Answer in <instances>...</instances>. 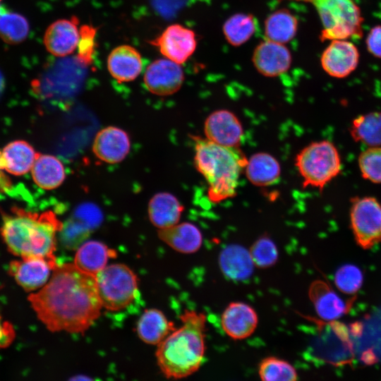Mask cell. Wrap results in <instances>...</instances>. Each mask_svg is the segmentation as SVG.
Segmentation results:
<instances>
[{"instance_id":"cell-1","label":"cell","mask_w":381,"mask_h":381,"mask_svg":"<svg viewBox=\"0 0 381 381\" xmlns=\"http://www.w3.org/2000/svg\"><path fill=\"white\" fill-rule=\"evenodd\" d=\"M28 300L39 320L52 332L83 334L103 308L95 276L74 263L58 264L47 283Z\"/></svg>"},{"instance_id":"cell-2","label":"cell","mask_w":381,"mask_h":381,"mask_svg":"<svg viewBox=\"0 0 381 381\" xmlns=\"http://www.w3.org/2000/svg\"><path fill=\"white\" fill-rule=\"evenodd\" d=\"M62 229L63 224L53 211L38 213L13 207L8 213L3 212L0 232L12 255L56 262V234Z\"/></svg>"},{"instance_id":"cell-3","label":"cell","mask_w":381,"mask_h":381,"mask_svg":"<svg viewBox=\"0 0 381 381\" xmlns=\"http://www.w3.org/2000/svg\"><path fill=\"white\" fill-rule=\"evenodd\" d=\"M180 320L182 325L157 345L155 353L160 370L169 379H182L195 373L205 354V314L186 310Z\"/></svg>"},{"instance_id":"cell-4","label":"cell","mask_w":381,"mask_h":381,"mask_svg":"<svg viewBox=\"0 0 381 381\" xmlns=\"http://www.w3.org/2000/svg\"><path fill=\"white\" fill-rule=\"evenodd\" d=\"M194 140V165L207 184V196L214 203L234 197L238 179L248 159L238 147L217 145L206 138Z\"/></svg>"},{"instance_id":"cell-5","label":"cell","mask_w":381,"mask_h":381,"mask_svg":"<svg viewBox=\"0 0 381 381\" xmlns=\"http://www.w3.org/2000/svg\"><path fill=\"white\" fill-rule=\"evenodd\" d=\"M295 166L303 179V187L322 190L341 171V159L337 147L322 140L304 147L296 156Z\"/></svg>"},{"instance_id":"cell-6","label":"cell","mask_w":381,"mask_h":381,"mask_svg":"<svg viewBox=\"0 0 381 381\" xmlns=\"http://www.w3.org/2000/svg\"><path fill=\"white\" fill-rule=\"evenodd\" d=\"M311 3L317 10L323 29L321 41L361 39L363 37L361 11L353 0H296Z\"/></svg>"},{"instance_id":"cell-7","label":"cell","mask_w":381,"mask_h":381,"mask_svg":"<svg viewBox=\"0 0 381 381\" xmlns=\"http://www.w3.org/2000/svg\"><path fill=\"white\" fill-rule=\"evenodd\" d=\"M95 279L102 306L109 311L129 306L138 291L136 274L124 264L107 265L95 275Z\"/></svg>"},{"instance_id":"cell-8","label":"cell","mask_w":381,"mask_h":381,"mask_svg":"<svg viewBox=\"0 0 381 381\" xmlns=\"http://www.w3.org/2000/svg\"><path fill=\"white\" fill-rule=\"evenodd\" d=\"M350 224L357 244L368 250L381 242V203L372 196L351 200Z\"/></svg>"},{"instance_id":"cell-9","label":"cell","mask_w":381,"mask_h":381,"mask_svg":"<svg viewBox=\"0 0 381 381\" xmlns=\"http://www.w3.org/2000/svg\"><path fill=\"white\" fill-rule=\"evenodd\" d=\"M149 43L157 47L165 58L181 64L195 51L197 37L191 29L180 24H172Z\"/></svg>"},{"instance_id":"cell-10","label":"cell","mask_w":381,"mask_h":381,"mask_svg":"<svg viewBox=\"0 0 381 381\" xmlns=\"http://www.w3.org/2000/svg\"><path fill=\"white\" fill-rule=\"evenodd\" d=\"M57 265L44 258H18L9 263L8 274L24 291L32 293L47 283Z\"/></svg>"},{"instance_id":"cell-11","label":"cell","mask_w":381,"mask_h":381,"mask_svg":"<svg viewBox=\"0 0 381 381\" xmlns=\"http://www.w3.org/2000/svg\"><path fill=\"white\" fill-rule=\"evenodd\" d=\"M144 84L152 94L167 96L176 92L182 86L184 73L179 64L168 59H159L145 69Z\"/></svg>"},{"instance_id":"cell-12","label":"cell","mask_w":381,"mask_h":381,"mask_svg":"<svg viewBox=\"0 0 381 381\" xmlns=\"http://www.w3.org/2000/svg\"><path fill=\"white\" fill-rule=\"evenodd\" d=\"M360 54L356 46L347 40H333L323 51L320 63L330 76L343 78L357 68Z\"/></svg>"},{"instance_id":"cell-13","label":"cell","mask_w":381,"mask_h":381,"mask_svg":"<svg viewBox=\"0 0 381 381\" xmlns=\"http://www.w3.org/2000/svg\"><path fill=\"white\" fill-rule=\"evenodd\" d=\"M205 138L222 146L238 147L243 135V126L231 111L219 109L212 112L204 123Z\"/></svg>"},{"instance_id":"cell-14","label":"cell","mask_w":381,"mask_h":381,"mask_svg":"<svg viewBox=\"0 0 381 381\" xmlns=\"http://www.w3.org/2000/svg\"><path fill=\"white\" fill-rule=\"evenodd\" d=\"M252 61L256 70L262 75L277 77L290 68L292 56L284 44L266 40L256 46Z\"/></svg>"},{"instance_id":"cell-15","label":"cell","mask_w":381,"mask_h":381,"mask_svg":"<svg viewBox=\"0 0 381 381\" xmlns=\"http://www.w3.org/2000/svg\"><path fill=\"white\" fill-rule=\"evenodd\" d=\"M78 25L79 20L76 16L59 19L50 24L44 35L46 49L58 57L72 54L79 40Z\"/></svg>"},{"instance_id":"cell-16","label":"cell","mask_w":381,"mask_h":381,"mask_svg":"<svg viewBox=\"0 0 381 381\" xmlns=\"http://www.w3.org/2000/svg\"><path fill=\"white\" fill-rule=\"evenodd\" d=\"M258 324L256 311L243 302L230 303L221 315V325L224 332L234 340H242L251 336Z\"/></svg>"},{"instance_id":"cell-17","label":"cell","mask_w":381,"mask_h":381,"mask_svg":"<svg viewBox=\"0 0 381 381\" xmlns=\"http://www.w3.org/2000/svg\"><path fill=\"white\" fill-rule=\"evenodd\" d=\"M131 148L128 133L121 128L108 126L100 130L96 135L92 151L100 160L116 164L123 161Z\"/></svg>"},{"instance_id":"cell-18","label":"cell","mask_w":381,"mask_h":381,"mask_svg":"<svg viewBox=\"0 0 381 381\" xmlns=\"http://www.w3.org/2000/svg\"><path fill=\"white\" fill-rule=\"evenodd\" d=\"M308 297L318 317L325 321L337 320L346 314L349 306L325 281L316 279L308 289Z\"/></svg>"},{"instance_id":"cell-19","label":"cell","mask_w":381,"mask_h":381,"mask_svg":"<svg viewBox=\"0 0 381 381\" xmlns=\"http://www.w3.org/2000/svg\"><path fill=\"white\" fill-rule=\"evenodd\" d=\"M107 68L118 82L132 81L143 70L141 55L131 45L118 46L111 50L107 57Z\"/></svg>"},{"instance_id":"cell-20","label":"cell","mask_w":381,"mask_h":381,"mask_svg":"<svg viewBox=\"0 0 381 381\" xmlns=\"http://www.w3.org/2000/svg\"><path fill=\"white\" fill-rule=\"evenodd\" d=\"M218 264L222 274L234 281L248 279L255 267L249 250L237 244L227 246L220 252Z\"/></svg>"},{"instance_id":"cell-21","label":"cell","mask_w":381,"mask_h":381,"mask_svg":"<svg viewBox=\"0 0 381 381\" xmlns=\"http://www.w3.org/2000/svg\"><path fill=\"white\" fill-rule=\"evenodd\" d=\"M159 238L174 250L185 253H194L202 244V234L199 228L190 222L176 224L172 226L159 229Z\"/></svg>"},{"instance_id":"cell-22","label":"cell","mask_w":381,"mask_h":381,"mask_svg":"<svg viewBox=\"0 0 381 381\" xmlns=\"http://www.w3.org/2000/svg\"><path fill=\"white\" fill-rule=\"evenodd\" d=\"M40 154L27 142L16 140L0 152V170L14 175H22L32 167Z\"/></svg>"},{"instance_id":"cell-23","label":"cell","mask_w":381,"mask_h":381,"mask_svg":"<svg viewBox=\"0 0 381 381\" xmlns=\"http://www.w3.org/2000/svg\"><path fill=\"white\" fill-rule=\"evenodd\" d=\"M183 206L174 195L162 192L155 194L148 205V215L151 223L157 228L172 226L180 220Z\"/></svg>"},{"instance_id":"cell-24","label":"cell","mask_w":381,"mask_h":381,"mask_svg":"<svg viewBox=\"0 0 381 381\" xmlns=\"http://www.w3.org/2000/svg\"><path fill=\"white\" fill-rule=\"evenodd\" d=\"M175 329L174 322L156 308L145 310L140 317L136 327L139 338L152 345H158Z\"/></svg>"},{"instance_id":"cell-25","label":"cell","mask_w":381,"mask_h":381,"mask_svg":"<svg viewBox=\"0 0 381 381\" xmlns=\"http://www.w3.org/2000/svg\"><path fill=\"white\" fill-rule=\"evenodd\" d=\"M116 257V250L98 241H88L75 253L74 264L82 271L95 276L103 270L109 259Z\"/></svg>"},{"instance_id":"cell-26","label":"cell","mask_w":381,"mask_h":381,"mask_svg":"<svg viewBox=\"0 0 381 381\" xmlns=\"http://www.w3.org/2000/svg\"><path fill=\"white\" fill-rule=\"evenodd\" d=\"M247 179L257 186H268L279 180L281 167L277 159L267 152L253 155L245 167Z\"/></svg>"},{"instance_id":"cell-27","label":"cell","mask_w":381,"mask_h":381,"mask_svg":"<svg viewBox=\"0 0 381 381\" xmlns=\"http://www.w3.org/2000/svg\"><path fill=\"white\" fill-rule=\"evenodd\" d=\"M35 183L41 188L52 190L58 188L66 178L64 167L54 156L39 155L32 167Z\"/></svg>"},{"instance_id":"cell-28","label":"cell","mask_w":381,"mask_h":381,"mask_svg":"<svg viewBox=\"0 0 381 381\" xmlns=\"http://www.w3.org/2000/svg\"><path fill=\"white\" fill-rule=\"evenodd\" d=\"M298 22L296 17L286 8L270 13L265 21V35L268 40L285 44L294 38Z\"/></svg>"},{"instance_id":"cell-29","label":"cell","mask_w":381,"mask_h":381,"mask_svg":"<svg viewBox=\"0 0 381 381\" xmlns=\"http://www.w3.org/2000/svg\"><path fill=\"white\" fill-rule=\"evenodd\" d=\"M352 139L368 147L381 146V111H372L356 117L350 126Z\"/></svg>"},{"instance_id":"cell-30","label":"cell","mask_w":381,"mask_h":381,"mask_svg":"<svg viewBox=\"0 0 381 381\" xmlns=\"http://www.w3.org/2000/svg\"><path fill=\"white\" fill-rule=\"evenodd\" d=\"M226 41L238 47L246 42L256 30V22L251 14L238 13L230 16L223 25Z\"/></svg>"},{"instance_id":"cell-31","label":"cell","mask_w":381,"mask_h":381,"mask_svg":"<svg viewBox=\"0 0 381 381\" xmlns=\"http://www.w3.org/2000/svg\"><path fill=\"white\" fill-rule=\"evenodd\" d=\"M29 30L28 20L20 14L6 11L0 16V38L6 44L23 42Z\"/></svg>"},{"instance_id":"cell-32","label":"cell","mask_w":381,"mask_h":381,"mask_svg":"<svg viewBox=\"0 0 381 381\" xmlns=\"http://www.w3.org/2000/svg\"><path fill=\"white\" fill-rule=\"evenodd\" d=\"M258 375L263 381H295L296 368L288 361L275 356L264 358L258 364Z\"/></svg>"},{"instance_id":"cell-33","label":"cell","mask_w":381,"mask_h":381,"mask_svg":"<svg viewBox=\"0 0 381 381\" xmlns=\"http://www.w3.org/2000/svg\"><path fill=\"white\" fill-rule=\"evenodd\" d=\"M249 252L255 267L260 269L274 266L279 258L275 243L267 235L258 238L250 246Z\"/></svg>"},{"instance_id":"cell-34","label":"cell","mask_w":381,"mask_h":381,"mask_svg":"<svg viewBox=\"0 0 381 381\" xmlns=\"http://www.w3.org/2000/svg\"><path fill=\"white\" fill-rule=\"evenodd\" d=\"M358 164L363 179L381 183V146L368 147L359 155Z\"/></svg>"},{"instance_id":"cell-35","label":"cell","mask_w":381,"mask_h":381,"mask_svg":"<svg viewBox=\"0 0 381 381\" xmlns=\"http://www.w3.org/2000/svg\"><path fill=\"white\" fill-rule=\"evenodd\" d=\"M363 273L356 265L346 264L339 267L334 275L337 288L346 294H353L362 286Z\"/></svg>"},{"instance_id":"cell-36","label":"cell","mask_w":381,"mask_h":381,"mask_svg":"<svg viewBox=\"0 0 381 381\" xmlns=\"http://www.w3.org/2000/svg\"><path fill=\"white\" fill-rule=\"evenodd\" d=\"M97 29L92 25L84 24L79 28L77 61L83 66L92 64L95 52L96 35Z\"/></svg>"},{"instance_id":"cell-37","label":"cell","mask_w":381,"mask_h":381,"mask_svg":"<svg viewBox=\"0 0 381 381\" xmlns=\"http://www.w3.org/2000/svg\"><path fill=\"white\" fill-rule=\"evenodd\" d=\"M365 44L370 54L381 59V25H376L369 31Z\"/></svg>"},{"instance_id":"cell-38","label":"cell","mask_w":381,"mask_h":381,"mask_svg":"<svg viewBox=\"0 0 381 381\" xmlns=\"http://www.w3.org/2000/svg\"><path fill=\"white\" fill-rule=\"evenodd\" d=\"M15 338L16 330L13 325L9 321L4 319L0 313V350L9 347L14 341Z\"/></svg>"},{"instance_id":"cell-39","label":"cell","mask_w":381,"mask_h":381,"mask_svg":"<svg viewBox=\"0 0 381 381\" xmlns=\"http://www.w3.org/2000/svg\"><path fill=\"white\" fill-rule=\"evenodd\" d=\"M11 183L10 179L0 170V193H6L11 189Z\"/></svg>"},{"instance_id":"cell-40","label":"cell","mask_w":381,"mask_h":381,"mask_svg":"<svg viewBox=\"0 0 381 381\" xmlns=\"http://www.w3.org/2000/svg\"><path fill=\"white\" fill-rule=\"evenodd\" d=\"M4 85H5L4 78L3 74L1 73V72L0 71V95H1V93L3 92V90L4 88Z\"/></svg>"},{"instance_id":"cell-41","label":"cell","mask_w":381,"mask_h":381,"mask_svg":"<svg viewBox=\"0 0 381 381\" xmlns=\"http://www.w3.org/2000/svg\"><path fill=\"white\" fill-rule=\"evenodd\" d=\"M1 0H0V16L4 13H5L6 11H8L6 8H5L4 7V6H2L1 4Z\"/></svg>"}]
</instances>
